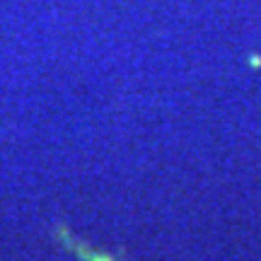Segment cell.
<instances>
[{"label":"cell","instance_id":"6da1fadb","mask_svg":"<svg viewBox=\"0 0 261 261\" xmlns=\"http://www.w3.org/2000/svg\"><path fill=\"white\" fill-rule=\"evenodd\" d=\"M251 66H254V68H259V66H261V58H259V56H254V58H251Z\"/></svg>","mask_w":261,"mask_h":261}]
</instances>
